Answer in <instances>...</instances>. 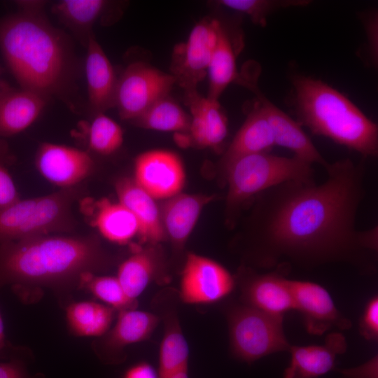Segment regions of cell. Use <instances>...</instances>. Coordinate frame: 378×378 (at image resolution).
I'll return each mask as SVG.
<instances>
[{"label": "cell", "instance_id": "6da1fadb", "mask_svg": "<svg viewBox=\"0 0 378 378\" xmlns=\"http://www.w3.org/2000/svg\"><path fill=\"white\" fill-rule=\"evenodd\" d=\"M365 159L329 163L320 184L289 181L256 196L249 227L251 262L264 269L343 262L374 272L378 227H356L365 196Z\"/></svg>", "mask_w": 378, "mask_h": 378}, {"label": "cell", "instance_id": "7a4b0ae2", "mask_svg": "<svg viewBox=\"0 0 378 378\" xmlns=\"http://www.w3.org/2000/svg\"><path fill=\"white\" fill-rule=\"evenodd\" d=\"M107 257L93 235L47 234L0 244V288L63 289L104 267Z\"/></svg>", "mask_w": 378, "mask_h": 378}, {"label": "cell", "instance_id": "3957f363", "mask_svg": "<svg viewBox=\"0 0 378 378\" xmlns=\"http://www.w3.org/2000/svg\"><path fill=\"white\" fill-rule=\"evenodd\" d=\"M19 10L0 18V50L21 88L46 97L66 83L70 54L61 32L42 13V2L19 1Z\"/></svg>", "mask_w": 378, "mask_h": 378}, {"label": "cell", "instance_id": "277c9868", "mask_svg": "<svg viewBox=\"0 0 378 378\" xmlns=\"http://www.w3.org/2000/svg\"><path fill=\"white\" fill-rule=\"evenodd\" d=\"M294 104L301 125L359 153L363 158L378 154V127L341 92L309 76L292 79Z\"/></svg>", "mask_w": 378, "mask_h": 378}, {"label": "cell", "instance_id": "5b68a950", "mask_svg": "<svg viewBox=\"0 0 378 378\" xmlns=\"http://www.w3.org/2000/svg\"><path fill=\"white\" fill-rule=\"evenodd\" d=\"M227 187V219L236 220L246 203L259 194L289 181L314 180L312 164L299 159L278 156L269 153L241 155L221 164Z\"/></svg>", "mask_w": 378, "mask_h": 378}, {"label": "cell", "instance_id": "8992f818", "mask_svg": "<svg viewBox=\"0 0 378 378\" xmlns=\"http://www.w3.org/2000/svg\"><path fill=\"white\" fill-rule=\"evenodd\" d=\"M80 194L77 186L21 200L0 209V244L41 235L71 230L72 213Z\"/></svg>", "mask_w": 378, "mask_h": 378}, {"label": "cell", "instance_id": "52a82bcc", "mask_svg": "<svg viewBox=\"0 0 378 378\" xmlns=\"http://www.w3.org/2000/svg\"><path fill=\"white\" fill-rule=\"evenodd\" d=\"M230 348L237 359L251 363L269 354L288 351L283 317L267 314L241 304L227 315Z\"/></svg>", "mask_w": 378, "mask_h": 378}, {"label": "cell", "instance_id": "ba28073f", "mask_svg": "<svg viewBox=\"0 0 378 378\" xmlns=\"http://www.w3.org/2000/svg\"><path fill=\"white\" fill-rule=\"evenodd\" d=\"M174 83L172 74L142 62H133L118 78L114 107L122 119L134 120L168 95Z\"/></svg>", "mask_w": 378, "mask_h": 378}, {"label": "cell", "instance_id": "9c48e42d", "mask_svg": "<svg viewBox=\"0 0 378 378\" xmlns=\"http://www.w3.org/2000/svg\"><path fill=\"white\" fill-rule=\"evenodd\" d=\"M220 24L218 20L206 18L193 27L185 42L174 48L172 75L185 92L197 90L207 76Z\"/></svg>", "mask_w": 378, "mask_h": 378}, {"label": "cell", "instance_id": "30bf717a", "mask_svg": "<svg viewBox=\"0 0 378 378\" xmlns=\"http://www.w3.org/2000/svg\"><path fill=\"white\" fill-rule=\"evenodd\" d=\"M235 286L234 276L223 265L189 253L181 274L178 297L188 304H211L230 295Z\"/></svg>", "mask_w": 378, "mask_h": 378}, {"label": "cell", "instance_id": "8fae6325", "mask_svg": "<svg viewBox=\"0 0 378 378\" xmlns=\"http://www.w3.org/2000/svg\"><path fill=\"white\" fill-rule=\"evenodd\" d=\"M132 178L155 200H166L182 192L186 176L182 160L176 153L153 149L137 155Z\"/></svg>", "mask_w": 378, "mask_h": 378}, {"label": "cell", "instance_id": "7c38bea8", "mask_svg": "<svg viewBox=\"0 0 378 378\" xmlns=\"http://www.w3.org/2000/svg\"><path fill=\"white\" fill-rule=\"evenodd\" d=\"M35 163L44 178L62 189L77 186L91 174L94 167L88 151L50 142L40 145Z\"/></svg>", "mask_w": 378, "mask_h": 378}, {"label": "cell", "instance_id": "4fadbf2b", "mask_svg": "<svg viewBox=\"0 0 378 378\" xmlns=\"http://www.w3.org/2000/svg\"><path fill=\"white\" fill-rule=\"evenodd\" d=\"M295 309L302 316L307 331L322 335L332 327L348 330L351 322L336 307L328 291L320 284L307 281L289 280Z\"/></svg>", "mask_w": 378, "mask_h": 378}, {"label": "cell", "instance_id": "5bb4252c", "mask_svg": "<svg viewBox=\"0 0 378 378\" xmlns=\"http://www.w3.org/2000/svg\"><path fill=\"white\" fill-rule=\"evenodd\" d=\"M118 312L114 325L95 347L99 356L108 363L124 359V348L148 340L160 322L156 314L136 308Z\"/></svg>", "mask_w": 378, "mask_h": 378}, {"label": "cell", "instance_id": "9a60e30c", "mask_svg": "<svg viewBox=\"0 0 378 378\" xmlns=\"http://www.w3.org/2000/svg\"><path fill=\"white\" fill-rule=\"evenodd\" d=\"M245 86L255 92L272 130L275 146L284 147L291 150L293 156L312 165L318 164L326 169L329 162L302 130V125L267 99L255 85L248 81Z\"/></svg>", "mask_w": 378, "mask_h": 378}, {"label": "cell", "instance_id": "2e32d148", "mask_svg": "<svg viewBox=\"0 0 378 378\" xmlns=\"http://www.w3.org/2000/svg\"><path fill=\"white\" fill-rule=\"evenodd\" d=\"M241 299L244 304L278 317L295 309L289 280L277 272L250 275L241 285Z\"/></svg>", "mask_w": 378, "mask_h": 378}, {"label": "cell", "instance_id": "e0dca14e", "mask_svg": "<svg viewBox=\"0 0 378 378\" xmlns=\"http://www.w3.org/2000/svg\"><path fill=\"white\" fill-rule=\"evenodd\" d=\"M184 101L190 111V138L198 146H220L228 132L227 119L218 100L204 97L197 90L185 92Z\"/></svg>", "mask_w": 378, "mask_h": 378}, {"label": "cell", "instance_id": "ac0fdd59", "mask_svg": "<svg viewBox=\"0 0 378 378\" xmlns=\"http://www.w3.org/2000/svg\"><path fill=\"white\" fill-rule=\"evenodd\" d=\"M347 344L338 332L329 333L321 345L290 346V360L284 378H318L335 368L337 355L344 353Z\"/></svg>", "mask_w": 378, "mask_h": 378}, {"label": "cell", "instance_id": "d6986e66", "mask_svg": "<svg viewBox=\"0 0 378 378\" xmlns=\"http://www.w3.org/2000/svg\"><path fill=\"white\" fill-rule=\"evenodd\" d=\"M48 97L3 80L0 85V136H10L29 127L43 111Z\"/></svg>", "mask_w": 378, "mask_h": 378}, {"label": "cell", "instance_id": "ffe728a7", "mask_svg": "<svg viewBox=\"0 0 378 378\" xmlns=\"http://www.w3.org/2000/svg\"><path fill=\"white\" fill-rule=\"evenodd\" d=\"M118 201L135 216L139 226V238L150 246L166 239L161 212L156 200L139 186L132 178H119L115 184Z\"/></svg>", "mask_w": 378, "mask_h": 378}, {"label": "cell", "instance_id": "44dd1931", "mask_svg": "<svg viewBox=\"0 0 378 378\" xmlns=\"http://www.w3.org/2000/svg\"><path fill=\"white\" fill-rule=\"evenodd\" d=\"M86 48L85 71L89 104L94 114L104 113L115 106L118 78L92 34L88 39Z\"/></svg>", "mask_w": 378, "mask_h": 378}, {"label": "cell", "instance_id": "7402d4cb", "mask_svg": "<svg viewBox=\"0 0 378 378\" xmlns=\"http://www.w3.org/2000/svg\"><path fill=\"white\" fill-rule=\"evenodd\" d=\"M214 195L180 192L166 200L160 209L166 234L178 246H182L192 233L204 206Z\"/></svg>", "mask_w": 378, "mask_h": 378}, {"label": "cell", "instance_id": "603a6c76", "mask_svg": "<svg viewBox=\"0 0 378 378\" xmlns=\"http://www.w3.org/2000/svg\"><path fill=\"white\" fill-rule=\"evenodd\" d=\"M274 146L271 126L256 101L224 153L221 164L244 155L269 153Z\"/></svg>", "mask_w": 378, "mask_h": 378}, {"label": "cell", "instance_id": "cb8c5ba5", "mask_svg": "<svg viewBox=\"0 0 378 378\" xmlns=\"http://www.w3.org/2000/svg\"><path fill=\"white\" fill-rule=\"evenodd\" d=\"M93 205L91 222L104 239L125 245L139 237L137 220L122 203L103 198Z\"/></svg>", "mask_w": 378, "mask_h": 378}, {"label": "cell", "instance_id": "d4e9b609", "mask_svg": "<svg viewBox=\"0 0 378 378\" xmlns=\"http://www.w3.org/2000/svg\"><path fill=\"white\" fill-rule=\"evenodd\" d=\"M153 246L137 247L118 266L115 276L126 295L134 301H137L146 288L158 278L160 260Z\"/></svg>", "mask_w": 378, "mask_h": 378}, {"label": "cell", "instance_id": "484cf974", "mask_svg": "<svg viewBox=\"0 0 378 378\" xmlns=\"http://www.w3.org/2000/svg\"><path fill=\"white\" fill-rule=\"evenodd\" d=\"M115 310L100 302L79 301L66 308V320L71 332L80 337H102L111 328Z\"/></svg>", "mask_w": 378, "mask_h": 378}, {"label": "cell", "instance_id": "4316f807", "mask_svg": "<svg viewBox=\"0 0 378 378\" xmlns=\"http://www.w3.org/2000/svg\"><path fill=\"white\" fill-rule=\"evenodd\" d=\"M208 97L218 100L225 88L232 83L239 81L236 55L232 41L220 23L217 42L208 68Z\"/></svg>", "mask_w": 378, "mask_h": 378}, {"label": "cell", "instance_id": "83f0119b", "mask_svg": "<svg viewBox=\"0 0 378 378\" xmlns=\"http://www.w3.org/2000/svg\"><path fill=\"white\" fill-rule=\"evenodd\" d=\"M189 352V345L176 313L167 311L164 316V333L159 350V378L188 365Z\"/></svg>", "mask_w": 378, "mask_h": 378}, {"label": "cell", "instance_id": "f1b7e54d", "mask_svg": "<svg viewBox=\"0 0 378 378\" xmlns=\"http://www.w3.org/2000/svg\"><path fill=\"white\" fill-rule=\"evenodd\" d=\"M107 5V1L103 0H62L55 3L52 9L64 24L81 35L87 43L92 34V26Z\"/></svg>", "mask_w": 378, "mask_h": 378}, {"label": "cell", "instance_id": "f546056e", "mask_svg": "<svg viewBox=\"0 0 378 378\" xmlns=\"http://www.w3.org/2000/svg\"><path fill=\"white\" fill-rule=\"evenodd\" d=\"M134 121L146 129L179 133L189 130L190 117L178 104L167 95L153 104Z\"/></svg>", "mask_w": 378, "mask_h": 378}, {"label": "cell", "instance_id": "4dcf8cb0", "mask_svg": "<svg viewBox=\"0 0 378 378\" xmlns=\"http://www.w3.org/2000/svg\"><path fill=\"white\" fill-rule=\"evenodd\" d=\"M78 286L115 311L136 308L137 301L128 298L115 276L87 272L81 275Z\"/></svg>", "mask_w": 378, "mask_h": 378}, {"label": "cell", "instance_id": "1f68e13d", "mask_svg": "<svg viewBox=\"0 0 378 378\" xmlns=\"http://www.w3.org/2000/svg\"><path fill=\"white\" fill-rule=\"evenodd\" d=\"M84 126L88 146L96 153L108 155L122 145V127L104 113H95L90 122Z\"/></svg>", "mask_w": 378, "mask_h": 378}, {"label": "cell", "instance_id": "d6a6232c", "mask_svg": "<svg viewBox=\"0 0 378 378\" xmlns=\"http://www.w3.org/2000/svg\"><path fill=\"white\" fill-rule=\"evenodd\" d=\"M309 1L220 0L218 5L246 14L258 25L265 26L267 16L280 8L304 6Z\"/></svg>", "mask_w": 378, "mask_h": 378}, {"label": "cell", "instance_id": "836d02e7", "mask_svg": "<svg viewBox=\"0 0 378 378\" xmlns=\"http://www.w3.org/2000/svg\"><path fill=\"white\" fill-rule=\"evenodd\" d=\"M6 148L0 141V209L17 202L20 198L15 182L6 166Z\"/></svg>", "mask_w": 378, "mask_h": 378}, {"label": "cell", "instance_id": "e575fe53", "mask_svg": "<svg viewBox=\"0 0 378 378\" xmlns=\"http://www.w3.org/2000/svg\"><path fill=\"white\" fill-rule=\"evenodd\" d=\"M360 332L370 341L378 338V298L374 296L367 303L363 316L360 318Z\"/></svg>", "mask_w": 378, "mask_h": 378}, {"label": "cell", "instance_id": "d590c367", "mask_svg": "<svg viewBox=\"0 0 378 378\" xmlns=\"http://www.w3.org/2000/svg\"><path fill=\"white\" fill-rule=\"evenodd\" d=\"M344 378H378L377 356L360 365L340 370Z\"/></svg>", "mask_w": 378, "mask_h": 378}, {"label": "cell", "instance_id": "8d00e7d4", "mask_svg": "<svg viewBox=\"0 0 378 378\" xmlns=\"http://www.w3.org/2000/svg\"><path fill=\"white\" fill-rule=\"evenodd\" d=\"M122 378H159L158 370L147 362L138 363L128 368Z\"/></svg>", "mask_w": 378, "mask_h": 378}, {"label": "cell", "instance_id": "74e56055", "mask_svg": "<svg viewBox=\"0 0 378 378\" xmlns=\"http://www.w3.org/2000/svg\"><path fill=\"white\" fill-rule=\"evenodd\" d=\"M0 378H29L24 365L18 360L0 362Z\"/></svg>", "mask_w": 378, "mask_h": 378}, {"label": "cell", "instance_id": "f35d334b", "mask_svg": "<svg viewBox=\"0 0 378 378\" xmlns=\"http://www.w3.org/2000/svg\"><path fill=\"white\" fill-rule=\"evenodd\" d=\"M367 31L369 38L372 60L375 63L377 60V15H374L367 23Z\"/></svg>", "mask_w": 378, "mask_h": 378}, {"label": "cell", "instance_id": "ab89813d", "mask_svg": "<svg viewBox=\"0 0 378 378\" xmlns=\"http://www.w3.org/2000/svg\"><path fill=\"white\" fill-rule=\"evenodd\" d=\"M161 378H189L188 365L182 366Z\"/></svg>", "mask_w": 378, "mask_h": 378}, {"label": "cell", "instance_id": "60d3db41", "mask_svg": "<svg viewBox=\"0 0 378 378\" xmlns=\"http://www.w3.org/2000/svg\"><path fill=\"white\" fill-rule=\"evenodd\" d=\"M6 346V339L4 332V326L2 319V316L0 312V352L4 349Z\"/></svg>", "mask_w": 378, "mask_h": 378}, {"label": "cell", "instance_id": "b9f144b4", "mask_svg": "<svg viewBox=\"0 0 378 378\" xmlns=\"http://www.w3.org/2000/svg\"><path fill=\"white\" fill-rule=\"evenodd\" d=\"M2 73H3V69H1V67L0 66V85L1 84V83L3 82L4 80L1 79V75H2Z\"/></svg>", "mask_w": 378, "mask_h": 378}]
</instances>
